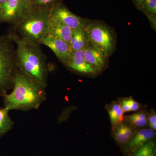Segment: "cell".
<instances>
[{
	"label": "cell",
	"mask_w": 156,
	"mask_h": 156,
	"mask_svg": "<svg viewBox=\"0 0 156 156\" xmlns=\"http://www.w3.org/2000/svg\"><path fill=\"white\" fill-rule=\"evenodd\" d=\"M46 86L18 68L13 91L3 96L5 107L9 110L28 111L38 109L47 98Z\"/></svg>",
	"instance_id": "6da1fadb"
},
{
	"label": "cell",
	"mask_w": 156,
	"mask_h": 156,
	"mask_svg": "<svg viewBox=\"0 0 156 156\" xmlns=\"http://www.w3.org/2000/svg\"><path fill=\"white\" fill-rule=\"evenodd\" d=\"M9 34L16 45L15 56L18 68L47 87L48 73L47 57L41 44L21 38L11 31Z\"/></svg>",
	"instance_id": "7a4b0ae2"
},
{
	"label": "cell",
	"mask_w": 156,
	"mask_h": 156,
	"mask_svg": "<svg viewBox=\"0 0 156 156\" xmlns=\"http://www.w3.org/2000/svg\"><path fill=\"white\" fill-rule=\"evenodd\" d=\"M50 10L30 9L10 31L21 38L41 44L50 32Z\"/></svg>",
	"instance_id": "3957f363"
},
{
	"label": "cell",
	"mask_w": 156,
	"mask_h": 156,
	"mask_svg": "<svg viewBox=\"0 0 156 156\" xmlns=\"http://www.w3.org/2000/svg\"><path fill=\"white\" fill-rule=\"evenodd\" d=\"M18 69L14 42L8 34L0 37V96L13 89Z\"/></svg>",
	"instance_id": "277c9868"
},
{
	"label": "cell",
	"mask_w": 156,
	"mask_h": 156,
	"mask_svg": "<svg viewBox=\"0 0 156 156\" xmlns=\"http://www.w3.org/2000/svg\"><path fill=\"white\" fill-rule=\"evenodd\" d=\"M85 30L89 41L93 47L106 56L111 54L114 48L113 38L106 26L99 22H93L87 25Z\"/></svg>",
	"instance_id": "5b68a950"
},
{
	"label": "cell",
	"mask_w": 156,
	"mask_h": 156,
	"mask_svg": "<svg viewBox=\"0 0 156 156\" xmlns=\"http://www.w3.org/2000/svg\"><path fill=\"white\" fill-rule=\"evenodd\" d=\"M50 19L67 26L73 30L85 28L88 20L73 13L63 2L58 3L50 10Z\"/></svg>",
	"instance_id": "8992f818"
},
{
	"label": "cell",
	"mask_w": 156,
	"mask_h": 156,
	"mask_svg": "<svg viewBox=\"0 0 156 156\" xmlns=\"http://www.w3.org/2000/svg\"><path fill=\"white\" fill-rule=\"evenodd\" d=\"M30 9V0H8L0 9V23H9L14 25Z\"/></svg>",
	"instance_id": "52a82bcc"
},
{
	"label": "cell",
	"mask_w": 156,
	"mask_h": 156,
	"mask_svg": "<svg viewBox=\"0 0 156 156\" xmlns=\"http://www.w3.org/2000/svg\"><path fill=\"white\" fill-rule=\"evenodd\" d=\"M40 44L50 48L64 65L68 61L73 52L68 43L50 34L42 39Z\"/></svg>",
	"instance_id": "ba28073f"
},
{
	"label": "cell",
	"mask_w": 156,
	"mask_h": 156,
	"mask_svg": "<svg viewBox=\"0 0 156 156\" xmlns=\"http://www.w3.org/2000/svg\"><path fill=\"white\" fill-rule=\"evenodd\" d=\"M64 66L72 71L79 74L95 76L98 74L85 60L84 50L73 51L69 59Z\"/></svg>",
	"instance_id": "9c48e42d"
},
{
	"label": "cell",
	"mask_w": 156,
	"mask_h": 156,
	"mask_svg": "<svg viewBox=\"0 0 156 156\" xmlns=\"http://www.w3.org/2000/svg\"><path fill=\"white\" fill-rule=\"evenodd\" d=\"M156 136V131L148 127L137 129L126 145L121 149L124 156L133 151Z\"/></svg>",
	"instance_id": "30bf717a"
},
{
	"label": "cell",
	"mask_w": 156,
	"mask_h": 156,
	"mask_svg": "<svg viewBox=\"0 0 156 156\" xmlns=\"http://www.w3.org/2000/svg\"><path fill=\"white\" fill-rule=\"evenodd\" d=\"M85 60L99 73L106 66V56L100 50L89 44L84 49Z\"/></svg>",
	"instance_id": "8fae6325"
},
{
	"label": "cell",
	"mask_w": 156,
	"mask_h": 156,
	"mask_svg": "<svg viewBox=\"0 0 156 156\" xmlns=\"http://www.w3.org/2000/svg\"><path fill=\"white\" fill-rule=\"evenodd\" d=\"M137 129L124 122L112 129V136L121 149L131 139Z\"/></svg>",
	"instance_id": "7c38bea8"
},
{
	"label": "cell",
	"mask_w": 156,
	"mask_h": 156,
	"mask_svg": "<svg viewBox=\"0 0 156 156\" xmlns=\"http://www.w3.org/2000/svg\"><path fill=\"white\" fill-rule=\"evenodd\" d=\"M105 107L109 116L112 129L124 122L125 113L117 100L113 101Z\"/></svg>",
	"instance_id": "4fadbf2b"
},
{
	"label": "cell",
	"mask_w": 156,
	"mask_h": 156,
	"mask_svg": "<svg viewBox=\"0 0 156 156\" xmlns=\"http://www.w3.org/2000/svg\"><path fill=\"white\" fill-rule=\"evenodd\" d=\"M73 32V30L67 26L50 20L49 34L69 44L72 37Z\"/></svg>",
	"instance_id": "5bb4252c"
},
{
	"label": "cell",
	"mask_w": 156,
	"mask_h": 156,
	"mask_svg": "<svg viewBox=\"0 0 156 156\" xmlns=\"http://www.w3.org/2000/svg\"><path fill=\"white\" fill-rule=\"evenodd\" d=\"M148 112L147 110L142 109L132 114L125 115L124 122L136 129L145 128L147 126Z\"/></svg>",
	"instance_id": "9a60e30c"
},
{
	"label": "cell",
	"mask_w": 156,
	"mask_h": 156,
	"mask_svg": "<svg viewBox=\"0 0 156 156\" xmlns=\"http://www.w3.org/2000/svg\"><path fill=\"white\" fill-rule=\"evenodd\" d=\"M89 43L85 28L73 30L72 37L69 43L73 51L84 50Z\"/></svg>",
	"instance_id": "2e32d148"
},
{
	"label": "cell",
	"mask_w": 156,
	"mask_h": 156,
	"mask_svg": "<svg viewBox=\"0 0 156 156\" xmlns=\"http://www.w3.org/2000/svg\"><path fill=\"white\" fill-rule=\"evenodd\" d=\"M126 156H156L155 139L151 140Z\"/></svg>",
	"instance_id": "e0dca14e"
},
{
	"label": "cell",
	"mask_w": 156,
	"mask_h": 156,
	"mask_svg": "<svg viewBox=\"0 0 156 156\" xmlns=\"http://www.w3.org/2000/svg\"><path fill=\"white\" fill-rule=\"evenodd\" d=\"M9 111L6 108H0V137L5 135L14 126V122L9 116Z\"/></svg>",
	"instance_id": "ac0fdd59"
},
{
	"label": "cell",
	"mask_w": 156,
	"mask_h": 156,
	"mask_svg": "<svg viewBox=\"0 0 156 156\" xmlns=\"http://www.w3.org/2000/svg\"><path fill=\"white\" fill-rule=\"evenodd\" d=\"M117 101L125 113L139 111L142 109L144 107L141 104L134 100L132 96L119 98Z\"/></svg>",
	"instance_id": "d6986e66"
},
{
	"label": "cell",
	"mask_w": 156,
	"mask_h": 156,
	"mask_svg": "<svg viewBox=\"0 0 156 156\" xmlns=\"http://www.w3.org/2000/svg\"><path fill=\"white\" fill-rule=\"evenodd\" d=\"M139 10L146 15L152 26L156 28V0H146Z\"/></svg>",
	"instance_id": "ffe728a7"
},
{
	"label": "cell",
	"mask_w": 156,
	"mask_h": 156,
	"mask_svg": "<svg viewBox=\"0 0 156 156\" xmlns=\"http://www.w3.org/2000/svg\"><path fill=\"white\" fill-rule=\"evenodd\" d=\"M63 0H32L31 9L50 10L53 6L62 2Z\"/></svg>",
	"instance_id": "44dd1931"
},
{
	"label": "cell",
	"mask_w": 156,
	"mask_h": 156,
	"mask_svg": "<svg viewBox=\"0 0 156 156\" xmlns=\"http://www.w3.org/2000/svg\"><path fill=\"white\" fill-rule=\"evenodd\" d=\"M147 127L154 131L156 130V112L154 109H151L148 112Z\"/></svg>",
	"instance_id": "7402d4cb"
},
{
	"label": "cell",
	"mask_w": 156,
	"mask_h": 156,
	"mask_svg": "<svg viewBox=\"0 0 156 156\" xmlns=\"http://www.w3.org/2000/svg\"><path fill=\"white\" fill-rule=\"evenodd\" d=\"M146 0H132L134 5L136 6V8L139 10L141 6L142 5L143 3L145 2Z\"/></svg>",
	"instance_id": "603a6c76"
},
{
	"label": "cell",
	"mask_w": 156,
	"mask_h": 156,
	"mask_svg": "<svg viewBox=\"0 0 156 156\" xmlns=\"http://www.w3.org/2000/svg\"><path fill=\"white\" fill-rule=\"evenodd\" d=\"M8 0H0V9H2V7L6 3Z\"/></svg>",
	"instance_id": "cb8c5ba5"
},
{
	"label": "cell",
	"mask_w": 156,
	"mask_h": 156,
	"mask_svg": "<svg viewBox=\"0 0 156 156\" xmlns=\"http://www.w3.org/2000/svg\"><path fill=\"white\" fill-rule=\"evenodd\" d=\"M30 1L31 2L32 0H30Z\"/></svg>",
	"instance_id": "d4e9b609"
},
{
	"label": "cell",
	"mask_w": 156,
	"mask_h": 156,
	"mask_svg": "<svg viewBox=\"0 0 156 156\" xmlns=\"http://www.w3.org/2000/svg\"></svg>",
	"instance_id": "484cf974"
}]
</instances>
